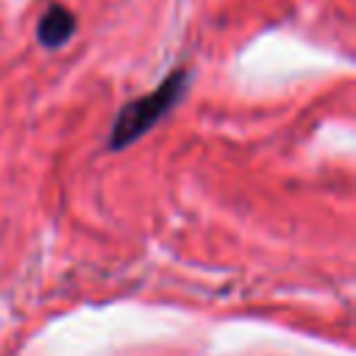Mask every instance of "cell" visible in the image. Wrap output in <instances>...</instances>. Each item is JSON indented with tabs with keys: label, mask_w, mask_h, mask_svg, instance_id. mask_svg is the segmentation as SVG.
<instances>
[{
	"label": "cell",
	"mask_w": 356,
	"mask_h": 356,
	"mask_svg": "<svg viewBox=\"0 0 356 356\" xmlns=\"http://www.w3.org/2000/svg\"><path fill=\"white\" fill-rule=\"evenodd\" d=\"M186 86H189V67H175L156 89L128 100L114 117V125L108 131V147L122 150L136 139H142L159 120H164L178 106Z\"/></svg>",
	"instance_id": "6da1fadb"
},
{
	"label": "cell",
	"mask_w": 356,
	"mask_h": 356,
	"mask_svg": "<svg viewBox=\"0 0 356 356\" xmlns=\"http://www.w3.org/2000/svg\"><path fill=\"white\" fill-rule=\"evenodd\" d=\"M78 28V17L72 8H67L64 3H47L36 19V42L47 50H58L64 47L72 33Z\"/></svg>",
	"instance_id": "7a4b0ae2"
}]
</instances>
